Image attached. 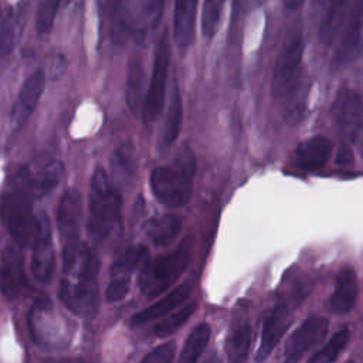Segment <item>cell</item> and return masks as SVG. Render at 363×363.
Listing matches in <instances>:
<instances>
[{
    "label": "cell",
    "mask_w": 363,
    "mask_h": 363,
    "mask_svg": "<svg viewBox=\"0 0 363 363\" xmlns=\"http://www.w3.org/2000/svg\"><path fill=\"white\" fill-rule=\"evenodd\" d=\"M99 262L81 241L62 245V278L60 298L75 315L91 318L99 308Z\"/></svg>",
    "instance_id": "1"
},
{
    "label": "cell",
    "mask_w": 363,
    "mask_h": 363,
    "mask_svg": "<svg viewBox=\"0 0 363 363\" xmlns=\"http://www.w3.org/2000/svg\"><path fill=\"white\" fill-rule=\"evenodd\" d=\"M33 200L28 167L23 166L16 170L0 194V217L18 247L30 245L37 230Z\"/></svg>",
    "instance_id": "2"
},
{
    "label": "cell",
    "mask_w": 363,
    "mask_h": 363,
    "mask_svg": "<svg viewBox=\"0 0 363 363\" xmlns=\"http://www.w3.org/2000/svg\"><path fill=\"white\" fill-rule=\"evenodd\" d=\"M196 157L184 145L170 164L159 166L150 173V189L155 199L167 208L184 206L193 193Z\"/></svg>",
    "instance_id": "3"
},
{
    "label": "cell",
    "mask_w": 363,
    "mask_h": 363,
    "mask_svg": "<svg viewBox=\"0 0 363 363\" xmlns=\"http://www.w3.org/2000/svg\"><path fill=\"white\" fill-rule=\"evenodd\" d=\"M88 199L86 233L96 242L105 241L121 224L122 199L102 167L92 173Z\"/></svg>",
    "instance_id": "4"
},
{
    "label": "cell",
    "mask_w": 363,
    "mask_h": 363,
    "mask_svg": "<svg viewBox=\"0 0 363 363\" xmlns=\"http://www.w3.org/2000/svg\"><path fill=\"white\" fill-rule=\"evenodd\" d=\"M193 242L187 237L172 252L146 261L139 272V289L146 298H156L169 289L191 261Z\"/></svg>",
    "instance_id": "5"
},
{
    "label": "cell",
    "mask_w": 363,
    "mask_h": 363,
    "mask_svg": "<svg viewBox=\"0 0 363 363\" xmlns=\"http://www.w3.org/2000/svg\"><path fill=\"white\" fill-rule=\"evenodd\" d=\"M303 51L305 43L299 33L292 34L281 47L274 64L271 78V94L286 99L303 85Z\"/></svg>",
    "instance_id": "6"
},
{
    "label": "cell",
    "mask_w": 363,
    "mask_h": 363,
    "mask_svg": "<svg viewBox=\"0 0 363 363\" xmlns=\"http://www.w3.org/2000/svg\"><path fill=\"white\" fill-rule=\"evenodd\" d=\"M169 65H170V41H169L167 30H163L156 40L150 81L145 92L143 104L140 108V113L145 125H152L157 119V116L162 113V109L164 105Z\"/></svg>",
    "instance_id": "7"
},
{
    "label": "cell",
    "mask_w": 363,
    "mask_h": 363,
    "mask_svg": "<svg viewBox=\"0 0 363 363\" xmlns=\"http://www.w3.org/2000/svg\"><path fill=\"white\" fill-rule=\"evenodd\" d=\"M332 121L345 143L359 140L363 122V102L357 91L347 86L337 91L332 105Z\"/></svg>",
    "instance_id": "8"
},
{
    "label": "cell",
    "mask_w": 363,
    "mask_h": 363,
    "mask_svg": "<svg viewBox=\"0 0 363 363\" xmlns=\"http://www.w3.org/2000/svg\"><path fill=\"white\" fill-rule=\"evenodd\" d=\"M329 320L323 316H309L288 337L282 363H299L308 350L319 345L328 333Z\"/></svg>",
    "instance_id": "9"
},
{
    "label": "cell",
    "mask_w": 363,
    "mask_h": 363,
    "mask_svg": "<svg viewBox=\"0 0 363 363\" xmlns=\"http://www.w3.org/2000/svg\"><path fill=\"white\" fill-rule=\"evenodd\" d=\"M147 250L143 245H132L126 248L112 264L111 278L106 286V299L109 302H118L129 292V284L132 274L136 268L145 262Z\"/></svg>",
    "instance_id": "10"
},
{
    "label": "cell",
    "mask_w": 363,
    "mask_h": 363,
    "mask_svg": "<svg viewBox=\"0 0 363 363\" xmlns=\"http://www.w3.org/2000/svg\"><path fill=\"white\" fill-rule=\"evenodd\" d=\"M31 272L41 284H48L54 275L55 252L51 225L45 214L37 218V230L31 241Z\"/></svg>",
    "instance_id": "11"
},
{
    "label": "cell",
    "mask_w": 363,
    "mask_h": 363,
    "mask_svg": "<svg viewBox=\"0 0 363 363\" xmlns=\"http://www.w3.org/2000/svg\"><path fill=\"white\" fill-rule=\"evenodd\" d=\"M44 86L45 72L43 68H37L24 79L10 111L9 123L11 132H18L30 119L44 92Z\"/></svg>",
    "instance_id": "12"
},
{
    "label": "cell",
    "mask_w": 363,
    "mask_h": 363,
    "mask_svg": "<svg viewBox=\"0 0 363 363\" xmlns=\"http://www.w3.org/2000/svg\"><path fill=\"white\" fill-rule=\"evenodd\" d=\"M62 323L64 322L55 316L48 299H38L28 315V326L33 339L43 346L57 347V345L64 343L65 332Z\"/></svg>",
    "instance_id": "13"
},
{
    "label": "cell",
    "mask_w": 363,
    "mask_h": 363,
    "mask_svg": "<svg viewBox=\"0 0 363 363\" xmlns=\"http://www.w3.org/2000/svg\"><path fill=\"white\" fill-rule=\"evenodd\" d=\"M26 286L24 262L20 247L16 242L7 244L0 254V292L9 299H17Z\"/></svg>",
    "instance_id": "14"
},
{
    "label": "cell",
    "mask_w": 363,
    "mask_h": 363,
    "mask_svg": "<svg viewBox=\"0 0 363 363\" xmlns=\"http://www.w3.org/2000/svg\"><path fill=\"white\" fill-rule=\"evenodd\" d=\"M82 218V199L75 189H68L60 199L57 207V227L62 245L79 241Z\"/></svg>",
    "instance_id": "15"
},
{
    "label": "cell",
    "mask_w": 363,
    "mask_h": 363,
    "mask_svg": "<svg viewBox=\"0 0 363 363\" xmlns=\"http://www.w3.org/2000/svg\"><path fill=\"white\" fill-rule=\"evenodd\" d=\"M292 322V312L285 303H278L265 316L261 329V342L255 353V362L262 363L268 359L274 347L281 340L282 335L286 332Z\"/></svg>",
    "instance_id": "16"
},
{
    "label": "cell",
    "mask_w": 363,
    "mask_h": 363,
    "mask_svg": "<svg viewBox=\"0 0 363 363\" xmlns=\"http://www.w3.org/2000/svg\"><path fill=\"white\" fill-rule=\"evenodd\" d=\"M362 24H363V0H354L350 7V16L347 26L343 31L342 40L336 47L333 55V64L343 67L353 61L362 48Z\"/></svg>",
    "instance_id": "17"
},
{
    "label": "cell",
    "mask_w": 363,
    "mask_h": 363,
    "mask_svg": "<svg viewBox=\"0 0 363 363\" xmlns=\"http://www.w3.org/2000/svg\"><path fill=\"white\" fill-rule=\"evenodd\" d=\"M164 0H130L122 14L121 27L132 33H145L156 26Z\"/></svg>",
    "instance_id": "18"
},
{
    "label": "cell",
    "mask_w": 363,
    "mask_h": 363,
    "mask_svg": "<svg viewBox=\"0 0 363 363\" xmlns=\"http://www.w3.org/2000/svg\"><path fill=\"white\" fill-rule=\"evenodd\" d=\"M332 142L322 135L302 140L294 150V164L303 172L320 170L330 157Z\"/></svg>",
    "instance_id": "19"
},
{
    "label": "cell",
    "mask_w": 363,
    "mask_h": 363,
    "mask_svg": "<svg viewBox=\"0 0 363 363\" xmlns=\"http://www.w3.org/2000/svg\"><path fill=\"white\" fill-rule=\"evenodd\" d=\"M357 298V277L352 267L342 268L335 278V289L328 301V308L336 315L350 312Z\"/></svg>",
    "instance_id": "20"
},
{
    "label": "cell",
    "mask_w": 363,
    "mask_h": 363,
    "mask_svg": "<svg viewBox=\"0 0 363 363\" xmlns=\"http://www.w3.org/2000/svg\"><path fill=\"white\" fill-rule=\"evenodd\" d=\"M191 294V284L190 282H184L182 285H179L176 289H173L170 294H167L166 296L160 298L157 302L152 303L150 306L142 309L140 312L135 313L130 319V325L132 326H142L150 320L159 319L170 312H173L177 306H180L182 303L186 302V299L190 296Z\"/></svg>",
    "instance_id": "21"
},
{
    "label": "cell",
    "mask_w": 363,
    "mask_h": 363,
    "mask_svg": "<svg viewBox=\"0 0 363 363\" xmlns=\"http://www.w3.org/2000/svg\"><path fill=\"white\" fill-rule=\"evenodd\" d=\"M199 0H174L173 40L180 50L189 48L194 40Z\"/></svg>",
    "instance_id": "22"
},
{
    "label": "cell",
    "mask_w": 363,
    "mask_h": 363,
    "mask_svg": "<svg viewBox=\"0 0 363 363\" xmlns=\"http://www.w3.org/2000/svg\"><path fill=\"white\" fill-rule=\"evenodd\" d=\"M352 0H320L322 14L319 21V41L330 45L346 18Z\"/></svg>",
    "instance_id": "23"
},
{
    "label": "cell",
    "mask_w": 363,
    "mask_h": 363,
    "mask_svg": "<svg viewBox=\"0 0 363 363\" xmlns=\"http://www.w3.org/2000/svg\"><path fill=\"white\" fill-rule=\"evenodd\" d=\"M62 174H64V166L57 159L47 160L34 172L28 167L30 186H31L34 199H41L50 194L61 182Z\"/></svg>",
    "instance_id": "24"
},
{
    "label": "cell",
    "mask_w": 363,
    "mask_h": 363,
    "mask_svg": "<svg viewBox=\"0 0 363 363\" xmlns=\"http://www.w3.org/2000/svg\"><path fill=\"white\" fill-rule=\"evenodd\" d=\"M26 9L23 4L10 7L0 21V55H9L18 43L24 27Z\"/></svg>",
    "instance_id": "25"
},
{
    "label": "cell",
    "mask_w": 363,
    "mask_h": 363,
    "mask_svg": "<svg viewBox=\"0 0 363 363\" xmlns=\"http://www.w3.org/2000/svg\"><path fill=\"white\" fill-rule=\"evenodd\" d=\"M183 227V218L177 214L167 213L159 217H155L146 224V237L152 244L157 247L169 245L174 241Z\"/></svg>",
    "instance_id": "26"
},
{
    "label": "cell",
    "mask_w": 363,
    "mask_h": 363,
    "mask_svg": "<svg viewBox=\"0 0 363 363\" xmlns=\"http://www.w3.org/2000/svg\"><path fill=\"white\" fill-rule=\"evenodd\" d=\"M145 81L146 72L142 60L138 55H133L128 64L126 75V102L132 112H138L142 108L145 98Z\"/></svg>",
    "instance_id": "27"
},
{
    "label": "cell",
    "mask_w": 363,
    "mask_h": 363,
    "mask_svg": "<svg viewBox=\"0 0 363 363\" xmlns=\"http://www.w3.org/2000/svg\"><path fill=\"white\" fill-rule=\"evenodd\" d=\"M182 116H183L182 96L177 85H174L170 96V104H169V108L162 125V130H160L159 145L162 149H167L177 139L180 126H182Z\"/></svg>",
    "instance_id": "28"
},
{
    "label": "cell",
    "mask_w": 363,
    "mask_h": 363,
    "mask_svg": "<svg viewBox=\"0 0 363 363\" xmlns=\"http://www.w3.org/2000/svg\"><path fill=\"white\" fill-rule=\"evenodd\" d=\"M251 345V328L245 319H238L230 328L225 352L230 363H242Z\"/></svg>",
    "instance_id": "29"
},
{
    "label": "cell",
    "mask_w": 363,
    "mask_h": 363,
    "mask_svg": "<svg viewBox=\"0 0 363 363\" xmlns=\"http://www.w3.org/2000/svg\"><path fill=\"white\" fill-rule=\"evenodd\" d=\"M210 335V325L207 322H200L187 336L179 357V363H197L206 346L208 345Z\"/></svg>",
    "instance_id": "30"
},
{
    "label": "cell",
    "mask_w": 363,
    "mask_h": 363,
    "mask_svg": "<svg viewBox=\"0 0 363 363\" xmlns=\"http://www.w3.org/2000/svg\"><path fill=\"white\" fill-rule=\"evenodd\" d=\"M349 340H350L349 328H342L329 339V342L323 347L315 352L306 363H333L337 359V356L343 352V349L347 346Z\"/></svg>",
    "instance_id": "31"
},
{
    "label": "cell",
    "mask_w": 363,
    "mask_h": 363,
    "mask_svg": "<svg viewBox=\"0 0 363 363\" xmlns=\"http://www.w3.org/2000/svg\"><path fill=\"white\" fill-rule=\"evenodd\" d=\"M196 308H197V303L190 302V303L182 306L179 311L170 313L166 319H163L160 323H157L153 328L155 336L163 337V336H169L173 332H176L179 328H182L190 319V316L194 313Z\"/></svg>",
    "instance_id": "32"
},
{
    "label": "cell",
    "mask_w": 363,
    "mask_h": 363,
    "mask_svg": "<svg viewBox=\"0 0 363 363\" xmlns=\"http://www.w3.org/2000/svg\"><path fill=\"white\" fill-rule=\"evenodd\" d=\"M225 0H204L201 10V34L210 40L214 37Z\"/></svg>",
    "instance_id": "33"
},
{
    "label": "cell",
    "mask_w": 363,
    "mask_h": 363,
    "mask_svg": "<svg viewBox=\"0 0 363 363\" xmlns=\"http://www.w3.org/2000/svg\"><path fill=\"white\" fill-rule=\"evenodd\" d=\"M61 0H41L38 10H37V17H35V31L38 35H47L52 26L55 16L58 13Z\"/></svg>",
    "instance_id": "34"
},
{
    "label": "cell",
    "mask_w": 363,
    "mask_h": 363,
    "mask_svg": "<svg viewBox=\"0 0 363 363\" xmlns=\"http://www.w3.org/2000/svg\"><path fill=\"white\" fill-rule=\"evenodd\" d=\"M174 342H166L145 354L140 363H173Z\"/></svg>",
    "instance_id": "35"
},
{
    "label": "cell",
    "mask_w": 363,
    "mask_h": 363,
    "mask_svg": "<svg viewBox=\"0 0 363 363\" xmlns=\"http://www.w3.org/2000/svg\"><path fill=\"white\" fill-rule=\"evenodd\" d=\"M122 3H123V0H99L101 14L105 18H113Z\"/></svg>",
    "instance_id": "36"
},
{
    "label": "cell",
    "mask_w": 363,
    "mask_h": 363,
    "mask_svg": "<svg viewBox=\"0 0 363 363\" xmlns=\"http://www.w3.org/2000/svg\"><path fill=\"white\" fill-rule=\"evenodd\" d=\"M336 162H337V164H347V163L353 162V152H352V149L349 147L347 143H345V145L339 149Z\"/></svg>",
    "instance_id": "37"
},
{
    "label": "cell",
    "mask_w": 363,
    "mask_h": 363,
    "mask_svg": "<svg viewBox=\"0 0 363 363\" xmlns=\"http://www.w3.org/2000/svg\"><path fill=\"white\" fill-rule=\"evenodd\" d=\"M305 0H284V7L286 10H296L303 4Z\"/></svg>",
    "instance_id": "38"
},
{
    "label": "cell",
    "mask_w": 363,
    "mask_h": 363,
    "mask_svg": "<svg viewBox=\"0 0 363 363\" xmlns=\"http://www.w3.org/2000/svg\"><path fill=\"white\" fill-rule=\"evenodd\" d=\"M50 363H82V362L81 360H75V359H62V360L50 362Z\"/></svg>",
    "instance_id": "39"
},
{
    "label": "cell",
    "mask_w": 363,
    "mask_h": 363,
    "mask_svg": "<svg viewBox=\"0 0 363 363\" xmlns=\"http://www.w3.org/2000/svg\"><path fill=\"white\" fill-rule=\"evenodd\" d=\"M204 363H223V362L220 360V357H218V356L213 354V356H210Z\"/></svg>",
    "instance_id": "40"
},
{
    "label": "cell",
    "mask_w": 363,
    "mask_h": 363,
    "mask_svg": "<svg viewBox=\"0 0 363 363\" xmlns=\"http://www.w3.org/2000/svg\"><path fill=\"white\" fill-rule=\"evenodd\" d=\"M347 363H354V362H347Z\"/></svg>",
    "instance_id": "41"
}]
</instances>
